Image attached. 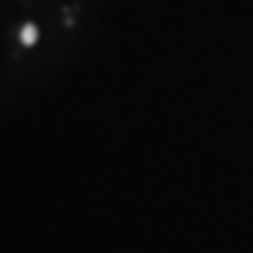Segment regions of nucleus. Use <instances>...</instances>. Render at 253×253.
<instances>
[{
  "label": "nucleus",
  "instance_id": "f257e3e1",
  "mask_svg": "<svg viewBox=\"0 0 253 253\" xmlns=\"http://www.w3.org/2000/svg\"><path fill=\"white\" fill-rule=\"evenodd\" d=\"M34 40H37V28H34V25H28V28L22 31V43H25V46H31Z\"/></svg>",
  "mask_w": 253,
  "mask_h": 253
}]
</instances>
